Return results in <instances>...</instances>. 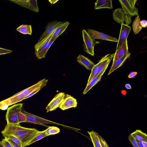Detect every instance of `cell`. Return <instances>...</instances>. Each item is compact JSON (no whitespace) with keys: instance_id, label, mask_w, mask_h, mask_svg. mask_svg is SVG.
Instances as JSON below:
<instances>
[{"instance_id":"cell-4","label":"cell","mask_w":147,"mask_h":147,"mask_svg":"<svg viewBox=\"0 0 147 147\" xmlns=\"http://www.w3.org/2000/svg\"><path fill=\"white\" fill-rule=\"evenodd\" d=\"M23 105L18 103L8 108L5 116L7 124L20 123L18 122L19 115L23 107Z\"/></svg>"},{"instance_id":"cell-27","label":"cell","mask_w":147,"mask_h":147,"mask_svg":"<svg viewBox=\"0 0 147 147\" xmlns=\"http://www.w3.org/2000/svg\"><path fill=\"white\" fill-rule=\"evenodd\" d=\"M60 131V129L56 127L49 126L46 129V136L51 135L58 133Z\"/></svg>"},{"instance_id":"cell-17","label":"cell","mask_w":147,"mask_h":147,"mask_svg":"<svg viewBox=\"0 0 147 147\" xmlns=\"http://www.w3.org/2000/svg\"><path fill=\"white\" fill-rule=\"evenodd\" d=\"M130 54V53L129 52L122 57L113 62L108 75H110L115 70L122 66L126 60L127 58H129Z\"/></svg>"},{"instance_id":"cell-8","label":"cell","mask_w":147,"mask_h":147,"mask_svg":"<svg viewBox=\"0 0 147 147\" xmlns=\"http://www.w3.org/2000/svg\"><path fill=\"white\" fill-rule=\"evenodd\" d=\"M65 22L57 21L54 20L49 22L46 26L45 31L40 37L36 44H39L43 41L53 33L57 28L64 24Z\"/></svg>"},{"instance_id":"cell-34","label":"cell","mask_w":147,"mask_h":147,"mask_svg":"<svg viewBox=\"0 0 147 147\" xmlns=\"http://www.w3.org/2000/svg\"><path fill=\"white\" fill-rule=\"evenodd\" d=\"M1 142L5 147H13L8 140L5 138Z\"/></svg>"},{"instance_id":"cell-18","label":"cell","mask_w":147,"mask_h":147,"mask_svg":"<svg viewBox=\"0 0 147 147\" xmlns=\"http://www.w3.org/2000/svg\"><path fill=\"white\" fill-rule=\"evenodd\" d=\"M106 69H105L96 77L93 78L89 83L87 84L83 92L84 94H86L93 86L101 80L102 77Z\"/></svg>"},{"instance_id":"cell-38","label":"cell","mask_w":147,"mask_h":147,"mask_svg":"<svg viewBox=\"0 0 147 147\" xmlns=\"http://www.w3.org/2000/svg\"><path fill=\"white\" fill-rule=\"evenodd\" d=\"M13 147H22L20 146L16 143L11 140H8Z\"/></svg>"},{"instance_id":"cell-43","label":"cell","mask_w":147,"mask_h":147,"mask_svg":"<svg viewBox=\"0 0 147 147\" xmlns=\"http://www.w3.org/2000/svg\"><path fill=\"white\" fill-rule=\"evenodd\" d=\"M143 147H147V142L142 141Z\"/></svg>"},{"instance_id":"cell-20","label":"cell","mask_w":147,"mask_h":147,"mask_svg":"<svg viewBox=\"0 0 147 147\" xmlns=\"http://www.w3.org/2000/svg\"><path fill=\"white\" fill-rule=\"evenodd\" d=\"M136 140L141 141L147 142V135L140 130H136L131 134Z\"/></svg>"},{"instance_id":"cell-23","label":"cell","mask_w":147,"mask_h":147,"mask_svg":"<svg viewBox=\"0 0 147 147\" xmlns=\"http://www.w3.org/2000/svg\"><path fill=\"white\" fill-rule=\"evenodd\" d=\"M70 23L66 21L65 23L57 28L53 33L52 38H57L65 30L69 24Z\"/></svg>"},{"instance_id":"cell-28","label":"cell","mask_w":147,"mask_h":147,"mask_svg":"<svg viewBox=\"0 0 147 147\" xmlns=\"http://www.w3.org/2000/svg\"><path fill=\"white\" fill-rule=\"evenodd\" d=\"M98 63L96 65H95L91 70V72L88 78L87 84L89 83L97 73L98 70Z\"/></svg>"},{"instance_id":"cell-21","label":"cell","mask_w":147,"mask_h":147,"mask_svg":"<svg viewBox=\"0 0 147 147\" xmlns=\"http://www.w3.org/2000/svg\"><path fill=\"white\" fill-rule=\"evenodd\" d=\"M57 38H53L52 37L49 41L46 49L41 52L35 55L36 57L38 59H40L45 57L48 50Z\"/></svg>"},{"instance_id":"cell-12","label":"cell","mask_w":147,"mask_h":147,"mask_svg":"<svg viewBox=\"0 0 147 147\" xmlns=\"http://www.w3.org/2000/svg\"><path fill=\"white\" fill-rule=\"evenodd\" d=\"M131 29L130 26L125 24H121V28L116 50L119 49L125 42Z\"/></svg>"},{"instance_id":"cell-37","label":"cell","mask_w":147,"mask_h":147,"mask_svg":"<svg viewBox=\"0 0 147 147\" xmlns=\"http://www.w3.org/2000/svg\"><path fill=\"white\" fill-rule=\"evenodd\" d=\"M141 25L142 28H146L147 26V21L145 20L140 21Z\"/></svg>"},{"instance_id":"cell-32","label":"cell","mask_w":147,"mask_h":147,"mask_svg":"<svg viewBox=\"0 0 147 147\" xmlns=\"http://www.w3.org/2000/svg\"><path fill=\"white\" fill-rule=\"evenodd\" d=\"M26 120V116L21 111L19 115L18 122L19 123L21 122H25Z\"/></svg>"},{"instance_id":"cell-7","label":"cell","mask_w":147,"mask_h":147,"mask_svg":"<svg viewBox=\"0 0 147 147\" xmlns=\"http://www.w3.org/2000/svg\"><path fill=\"white\" fill-rule=\"evenodd\" d=\"M114 20L119 23L124 24L128 25L131 22V16L125 13L121 8L115 9L113 13Z\"/></svg>"},{"instance_id":"cell-1","label":"cell","mask_w":147,"mask_h":147,"mask_svg":"<svg viewBox=\"0 0 147 147\" xmlns=\"http://www.w3.org/2000/svg\"><path fill=\"white\" fill-rule=\"evenodd\" d=\"M39 131L35 128L23 127L18 123L7 124L1 133L3 137L10 135L15 137L21 142L22 147H25Z\"/></svg>"},{"instance_id":"cell-35","label":"cell","mask_w":147,"mask_h":147,"mask_svg":"<svg viewBox=\"0 0 147 147\" xmlns=\"http://www.w3.org/2000/svg\"><path fill=\"white\" fill-rule=\"evenodd\" d=\"M12 51L10 50L0 48V55L9 53Z\"/></svg>"},{"instance_id":"cell-13","label":"cell","mask_w":147,"mask_h":147,"mask_svg":"<svg viewBox=\"0 0 147 147\" xmlns=\"http://www.w3.org/2000/svg\"><path fill=\"white\" fill-rule=\"evenodd\" d=\"M114 54V53L107 54L103 57L99 61L98 72L94 78L96 77L104 69H107L110 62L113 59Z\"/></svg>"},{"instance_id":"cell-5","label":"cell","mask_w":147,"mask_h":147,"mask_svg":"<svg viewBox=\"0 0 147 147\" xmlns=\"http://www.w3.org/2000/svg\"><path fill=\"white\" fill-rule=\"evenodd\" d=\"M82 36L84 51L91 55L94 56V46L100 42L95 40L85 30H82Z\"/></svg>"},{"instance_id":"cell-3","label":"cell","mask_w":147,"mask_h":147,"mask_svg":"<svg viewBox=\"0 0 147 147\" xmlns=\"http://www.w3.org/2000/svg\"><path fill=\"white\" fill-rule=\"evenodd\" d=\"M48 80L44 78L37 82L36 84L17 93L9 98L11 105L19 102L25 99V98L35 89L40 86L47 83Z\"/></svg>"},{"instance_id":"cell-2","label":"cell","mask_w":147,"mask_h":147,"mask_svg":"<svg viewBox=\"0 0 147 147\" xmlns=\"http://www.w3.org/2000/svg\"><path fill=\"white\" fill-rule=\"evenodd\" d=\"M21 112L24 113L26 117V120L25 122L29 123L36 124L48 127L49 126L45 125V124H51L59 125L67 129L78 131L80 129L71 127L61 124L52 121H51L34 115L31 114L25 111L23 108Z\"/></svg>"},{"instance_id":"cell-40","label":"cell","mask_w":147,"mask_h":147,"mask_svg":"<svg viewBox=\"0 0 147 147\" xmlns=\"http://www.w3.org/2000/svg\"><path fill=\"white\" fill-rule=\"evenodd\" d=\"M121 94L123 95H126L127 93V90L124 89L121 90Z\"/></svg>"},{"instance_id":"cell-16","label":"cell","mask_w":147,"mask_h":147,"mask_svg":"<svg viewBox=\"0 0 147 147\" xmlns=\"http://www.w3.org/2000/svg\"><path fill=\"white\" fill-rule=\"evenodd\" d=\"M77 61L88 70H91L95 64L85 56L80 54L77 58Z\"/></svg>"},{"instance_id":"cell-44","label":"cell","mask_w":147,"mask_h":147,"mask_svg":"<svg viewBox=\"0 0 147 147\" xmlns=\"http://www.w3.org/2000/svg\"><path fill=\"white\" fill-rule=\"evenodd\" d=\"M0 147H5L2 143L1 141H0Z\"/></svg>"},{"instance_id":"cell-11","label":"cell","mask_w":147,"mask_h":147,"mask_svg":"<svg viewBox=\"0 0 147 147\" xmlns=\"http://www.w3.org/2000/svg\"><path fill=\"white\" fill-rule=\"evenodd\" d=\"M93 38L117 42L118 40L115 37H112L107 34L91 29H88L87 32Z\"/></svg>"},{"instance_id":"cell-9","label":"cell","mask_w":147,"mask_h":147,"mask_svg":"<svg viewBox=\"0 0 147 147\" xmlns=\"http://www.w3.org/2000/svg\"><path fill=\"white\" fill-rule=\"evenodd\" d=\"M66 96L67 94L63 92L56 94L46 107L47 112L55 110L59 107Z\"/></svg>"},{"instance_id":"cell-36","label":"cell","mask_w":147,"mask_h":147,"mask_svg":"<svg viewBox=\"0 0 147 147\" xmlns=\"http://www.w3.org/2000/svg\"><path fill=\"white\" fill-rule=\"evenodd\" d=\"M137 73V72L136 71H131L129 74L128 77L130 78H134L136 76Z\"/></svg>"},{"instance_id":"cell-39","label":"cell","mask_w":147,"mask_h":147,"mask_svg":"<svg viewBox=\"0 0 147 147\" xmlns=\"http://www.w3.org/2000/svg\"><path fill=\"white\" fill-rule=\"evenodd\" d=\"M139 146V147H143L142 141L136 140Z\"/></svg>"},{"instance_id":"cell-14","label":"cell","mask_w":147,"mask_h":147,"mask_svg":"<svg viewBox=\"0 0 147 147\" xmlns=\"http://www.w3.org/2000/svg\"><path fill=\"white\" fill-rule=\"evenodd\" d=\"M78 103L76 100L70 95L67 94L64 100L59 107V108L64 110L72 107H76Z\"/></svg>"},{"instance_id":"cell-24","label":"cell","mask_w":147,"mask_h":147,"mask_svg":"<svg viewBox=\"0 0 147 147\" xmlns=\"http://www.w3.org/2000/svg\"><path fill=\"white\" fill-rule=\"evenodd\" d=\"M140 22L139 16L138 15L134 20L132 24L133 31L135 34H138L142 28Z\"/></svg>"},{"instance_id":"cell-30","label":"cell","mask_w":147,"mask_h":147,"mask_svg":"<svg viewBox=\"0 0 147 147\" xmlns=\"http://www.w3.org/2000/svg\"><path fill=\"white\" fill-rule=\"evenodd\" d=\"M47 84V83H45L37 88L26 96L25 99L29 98L34 95L39 91L42 88L45 87L46 85Z\"/></svg>"},{"instance_id":"cell-41","label":"cell","mask_w":147,"mask_h":147,"mask_svg":"<svg viewBox=\"0 0 147 147\" xmlns=\"http://www.w3.org/2000/svg\"><path fill=\"white\" fill-rule=\"evenodd\" d=\"M59 1V0H49V1L52 4H53Z\"/></svg>"},{"instance_id":"cell-26","label":"cell","mask_w":147,"mask_h":147,"mask_svg":"<svg viewBox=\"0 0 147 147\" xmlns=\"http://www.w3.org/2000/svg\"><path fill=\"white\" fill-rule=\"evenodd\" d=\"M46 136V130L42 131H39L34 137L28 143V146L35 142L38 141Z\"/></svg>"},{"instance_id":"cell-33","label":"cell","mask_w":147,"mask_h":147,"mask_svg":"<svg viewBox=\"0 0 147 147\" xmlns=\"http://www.w3.org/2000/svg\"><path fill=\"white\" fill-rule=\"evenodd\" d=\"M128 139L134 147H139L138 144L136 140L131 135H130L128 136Z\"/></svg>"},{"instance_id":"cell-29","label":"cell","mask_w":147,"mask_h":147,"mask_svg":"<svg viewBox=\"0 0 147 147\" xmlns=\"http://www.w3.org/2000/svg\"><path fill=\"white\" fill-rule=\"evenodd\" d=\"M11 105V101L9 98L0 102V109L5 110Z\"/></svg>"},{"instance_id":"cell-19","label":"cell","mask_w":147,"mask_h":147,"mask_svg":"<svg viewBox=\"0 0 147 147\" xmlns=\"http://www.w3.org/2000/svg\"><path fill=\"white\" fill-rule=\"evenodd\" d=\"M94 8L95 9L105 8L112 9L113 8L112 1L97 0L95 3Z\"/></svg>"},{"instance_id":"cell-10","label":"cell","mask_w":147,"mask_h":147,"mask_svg":"<svg viewBox=\"0 0 147 147\" xmlns=\"http://www.w3.org/2000/svg\"><path fill=\"white\" fill-rule=\"evenodd\" d=\"M33 11L38 12L39 11L36 0H9Z\"/></svg>"},{"instance_id":"cell-15","label":"cell","mask_w":147,"mask_h":147,"mask_svg":"<svg viewBox=\"0 0 147 147\" xmlns=\"http://www.w3.org/2000/svg\"><path fill=\"white\" fill-rule=\"evenodd\" d=\"M129 52L127 40L126 39L121 46L116 50L113 59V62L122 57Z\"/></svg>"},{"instance_id":"cell-25","label":"cell","mask_w":147,"mask_h":147,"mask_svg":"<svg viewBox=\"0 0 147 147\" xmlns=\"http://www.w3.org/2000/svg\"><path fill=\"white\" fill-rule=\"evenodd\" d=\"M16 30L24 34L31 35L32 33V27L30 25H22L18 27Z\"/></svg>"},{"instance_id":"cell-42","label":"cell","mask_w":147,"mask_h":147,"mask_svg":"<svg viewBox=\"0 0 147 147\" xmlns=\"http://www.w3.org/2000/svg\"><path fill=\"white\" fill-rule=\"evenodd\" d=\"M125 88L128 89H131V87L130 85L129 84H127L125 85Z\"/></svg>"},{"instance_id":"cell-22","label":"cell","mask_w":147,"mask_h":147,"mask_svg":"<svg viewBox=\"0 0 147 147\" xmlns=\"http://www.w3.org/2000/svg\"><path fill=\"white\" fill-rule=\"evenodd\" d=\"M88 132L90 136L94 147H101L98 134L93 130L91 131H88Z\"/></svg>"},{"instance_id":"cell-31","label":"cell","mask_w":147,"mask_h":147,"mask_svg":"<svg viewBox=\"0 0 147 147\" xmlns=\"http://www.w3.org/2000/svg\"><path fill=\"white\" fill-rule=\"evenodd\" d=\"M5 138L7 140H11L21 147H22L20 141L16 137L12 136H4Z\"/></svg>"},{"instance_id":"cell-6","label":"cell","mask_w":147,"mask_h":147,"mask_svg":"<svg viewBox=\"0 0 147 147\" xmlns=\"http://www.w3.org/2000/svg\"><path fill=\"white\" fill-rule=\"evenodd\" d=\"M137 0H119L121 9L127 14L131 16L138 15V9L135 7Z\"/></svg>"}]
</instances>
